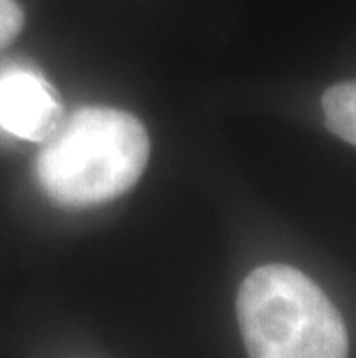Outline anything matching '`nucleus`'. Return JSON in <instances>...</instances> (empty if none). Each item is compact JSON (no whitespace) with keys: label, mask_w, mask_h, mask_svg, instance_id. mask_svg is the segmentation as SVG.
I'll return each mask as SVG.
<instances>
[{"label":"nucleus","mask_w":356,"mask_h":358,"mask_svg":"<svg viewBox=\"0 0 356 358\" xmlns=\"http://www.w3.org/2000/svg\"><path fill=\"white\" fill-rule=\"evenodd\" d=\"M44 141L35 178L65 208H88L125 194L137 185L150 155L141 120L109 106H83Z\"/></svg>","instance_id":"1"},{"label":"nucleus","mask_w":356,"mask_h":358,"mask_svg":"<svg viewBox=\"0 0 356 358\" xmlns=\"http://www.w3.org/2000/svg\"><path fill=\"white\" fill-rule=\"evenodd\" d=\"M60 123V102L40 74L12 67L0 72V127L30 141H44Z\"/></svg>","instance_id":"3"},{"label":"nucleus","mask_w":356,"mask_h":358,"mask_svg":"<svg viewBox=\"0 0 356 358\" xmlns=\"http://www.w3.org/2000/svg\"><path fill=\"white\" fill-rule=\"evenodd\" d=\"M248 358H347L350 338L329 296L285 264L255 268L236 299Z\"/></svg>","instance_id":"2"},{"label":"nucleus","mask_w":356,"mask_h":358,"mask_svg":"<svg viewBox=\"0 0 356 358\" xmlns=\"http://www.w3.org/2000/svg\"><path fill=\"white\" fill-rule=\"evenodd\" d=\"M24 28V12L14 0H0V49H5Z\"/></svg>","instance_id":"5"},{"label":"nucleus","mask_w":356,"mask_h":358,"mask_svg":"<svg viewBox=\"0 0 356 358\" xmlns=\"http://www.w3.org/2000/svg\"><path fill=\"white\" fill-rule=\"evenodd\" d=\"M322 109L331 132L356 146V81L331 86L322 95Z\"/></svg>","instance_id":"4"}]
</instances>
